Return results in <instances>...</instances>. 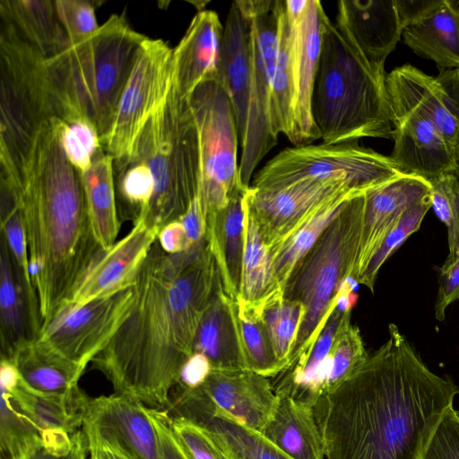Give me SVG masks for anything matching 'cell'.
Listing matches in <instances>:
<instances>
[{
    "instance_id": "e575fe53",
    "label": "cell",
    "mask_w": 459,
    "mask_h": 459,
    "mask_svg": "<svg viewBox=\"0 0 459 459\" xmlns=\"http://www.w3.org/2000/svg\"><path fill=\"white\" fill-rule=\"evenodd\" d=\"M1 358L12 359L31 336L28 306L5 240L0 253Z\"/></svg>"
},
{
    "instance_id": "f5cc1de1",
    "label": "cell",
    "mask_w": 459,
    "mask_h": 459,
    "mask_svg": "<svg viewBox=\"0 0 459 459\" xmlns=\"http://www.w3.org/2000/svg\"><path fill=\"white\" fill-rule=\"evenodd\" d=\"M88 453L85 437L82 430H79L74 436L73 446L61 451L51 450L41 446L20 459H86Z\"/></svg>"
},
{
    "instance_id": "680465c9",
    "label": "cell",
    "mask_w": 459,
    "mask_h": 459,
    "mask_svg": "<svg viewBox=\"0 0 459 459\" xmlns=\"http://www.w3.org/2000/svg\"><path fill=\"white\" fill-rule=\"evenodd\" d=\"M457 3H458V4H459V0H457Z\"/></svg>"
},
{
    "instance_id": "603a6c76",
    "label": "cell",
    "mask_w": 459,
    "mask_h": 459,
    "mask_svg": "<svg viewBox=\"0 0 459 459\" xmlns=\"http://www.w3.org/2000/svg\"><path fill=\"white\" fill-rule=\"evenodd\" d=\"M222 32L218 14L201 10L173 48L174 83L182 98L189 100L200 84L217 79Z\"/></svg>"
},
{
    "instance_id": "836d02e7",
    "label": "cell",
    "mask_w": 459,
    "mask_h": 459,
    "mask_svg": "<svg viewBox=\"0 0 459 459\" xmlns=\"http://www.w3.org/2000/svg\"><path fill=\"white\" fill-rule=\"evenodd\" d=\"M0 18L46 57L59 53L69 44L54 1L2 0Z\"/></svg>"
},
{
    "instance_id": "1f68e13d",
    "label": "cell",
    "mask_w": 459,
    "mask_h": 459,
    "mask_svg": "<svg viewBox=\"0 0 459 459\" xmlns=\"http://www.w3.org/2000/svg\"><path fill=\"white\" fill-rule=\"evenodd\" d=\"M10 393L18 408L39 430L40 436L57 430L74 435L82 430L91 399L82 390L66 395L45 394L31 389L21 378Z\"/></svg>"
},
{
    "instance_id": "bcb514c9",
    "label": "cell",
    "mask_w": 459,
    "mask_h": 459,
    "mask_svg": "<svg viewBox=\"0 0 459 459\" xmlns=\"http://www.w3.org/2000/svg\"><path fill=\"white\" fill-rule=\"evenodd\" d=\"M58 19L69 41L83 39L98 29L95 2L86 0H56Z\"/></svg>"
},
{
    "instance_id": "db71d44e",
    "label": "cell",
    "mask_w": 459,
    "mask_h": 459,
    "mask_svg": "<svg viewBox=\"0 0 459 459\" xmlns=\"http://www.w3.org/2000/svg\"><path fill=\"white\" fill-rule=\"evenodd\" d=\"M403 29L433 10L440 0H395Z\"/></svg>"
},
{
    "instance_id": "7a4b0ae2",
    "label": "cell",
    "mask_w": 459,
    "mask_h": 459,
    "mask_svg": "<svg viewBox=\"0 0 459 459\" xmlns=\"http://www.w3.org/2000/svg\"><path fill=\"white\" fill-rule=\"evenodd\" d=\"M220 281L205 239L177 254L154 243L127 317L91 361L115 394L154 408L168 404Z\"/></svg>"
},
{
    "instance_id": "7c38bea8",
    "label": "cell",
    "mask_w": 459,
    "mask_h": 459,
    "mask_svg": "<svg viewBox=\"0 0 459 459\" xmlns=\"http://www.w3.org/2000/svg\"><path fill=\"white\" fill-rule=\"evenodd\" d=\"M173 74V48L162 39L148 37L136 54L112 126L100 142L112 156L114 169L132 157L144 126L165 100Z\"/></svg>"
},
{
    "instance_id": "7bdbcfd3",
    "label": "cell",
    "mask_w": 459,
    "mask_h": 459,
    "mask_svg": "<svg viewBox=\"0 0 459 459\" xmlns=\"http://www.w3.org/2000/svg\"><path fill=\"white\" fill-rule=\"evenodd\" d=\"M459 176L442 174L426 180L429 186L431 208L446 226L449 253H459Z\"/></svg>"
},
{
    "instance_id": "8992f818",
    "label": "cell",
    "mask_w": 459,
    "mask_h": 459,
    "mask_svg": "<svg viewBox=\"0 0 459 459\" xmlns=\"http://www.w3.org/2000/svg\"><path fill=\"white\" fill-rule=\"evenodd\" d=\"M131 160L143 162L152 172L154 192L145 220L159 230L183 216L199 195L197 126L189 100L180 96L174 77L165 100L144 126L126 163Z\"/></svg>"
},
{
    "instance_id": "ab89813d",
    "label": "cell",
    "mask_w": 459,
    "mask_h": 459,
    "mask_svg": "<svg viewBox=\"0 0 459 459\" xmlns=\"http://www.w3.org/2000/svg\"><path fill=\"white\" fill-rule=\"evenodd\" d=\"M368 356L359 329L351 323V311L343 313L330 351V368L324 394L346 380Z\"/></svg>"
},
{
    "instance_id": "5b68a950",
    "label": "cell",
    "mask_w": 459,
    "mask_h": 459,
    "mask_svg": "<svg viewBox=\"0 0 459 459\" xmlns=\"http://www.w3.org/2000/svg\"><path fill=\"white\" fill-rule=\"evenodd\" d=\"M385 70L372 65L325 13L312 115L323 143L392 139Z\"/></svg>"
},
{
    "instance_id": "7402d4cb",
    "label": "cell",
    "mask_w": 459,
    "mask_h": 459,
    "mask_svg": "<svg viewBox=\"0 0 459 459\" xmlns=\"http://www.w3.org/2000/svg\"><path fill=\"white\" fill-rule=\"evenodd\" d=\"M336 27L375 67L385 62L400 40L402 25L395 0H341Z\"/></svg>"
},
{
    "instance_id": "484cf974",
    "label": "cell",
    "mask_w": 459,
    "mask_h": 459,
    "mask_svg": "<svg viewBox=\"0 0 459 459\" xmlns=\"http://www.w3.org/2000/svg\"><path fill=\"white\" fill-rule=\"evenodd\" d=\"M250 28L236 2L223 26L217 80L227 93L235 114L241 145L247 126L250 82Z\"/></svg>"
},
{
    "instance_id": "6da1fadb",
    "label": "cell",
    "mask_w": 459,
    "mask_h": 459,
    "mask_svg": "<svg viewBox=\"0 0 459 459\" xmlns=\"http://www.w3.org/2000/svg\"><path fill=\"white\" fill-rule=\"evenodd\" d=\"M314 406L325 459H421L458 385L434 373L400 332Z\"/></svg>"
},
{
    "instance_id": "f35d334b",
    "label": "cell",
    "mask_w": 459,
    "mask_h": 459,
    "mask_svg": "<svg viewBox=\"0 0 459 459\" xmlns=\"http://www.w3.org/2000/svg\"><path fill=\"white\" fill-rule=\"evenodd\" d=\"M1 459H20L42 445L39 430L22 412L7 390L1 388Z\"/></svg>"
},
{
    "instance_id": "11a10c76",
    "label": "cell",
    "mask_w": 459,
    "mask_h": 459,
    "mask_svg": "<svg viewBox=\"0 0 459 459\" xmlns=\"http://www.w3.org/2000/svg\"><path fill=\"white\" fill-rule=\"evenodd\" d=\"M89 459H134L114 443L83 433Z\"/></svg>"
},
{
    "instance_id": "f1b7e54d",
    "label": "cell",
    "mask_w": 459,
    "mask_h": 459,
    "mask_svg": "<svg viewBox=\"0 0 459 459\" xmlns=\"http://www.w3.org/2000/svg\"><path fill=\"white\" fill-rule=\"evenodd\" d=\"M404 44L419 56L432 60L439 71L459 70V4L440 3L420 20L403 29Z\"/></svg>"
},
{
    "instance_id": "8d00e7d4",
    "label": "cell",
    "mask_w": 459,
    "mask_h": 459,
    "mask_svg": "<svg viewBox=\"0 0 459 459\" xmlns=\"http://www.w3.org/2000/svg\"><path fill=\"white\" fill-rule=\"evenodd\" d=\"M360 195L364 194L348 191L333 197L284 241L273 256L274 271L282 290L294 268L316 244L344 204Z\"/></svg>"
},
{
    "instance_id": "681fc988",
    "label": "cell",
    "mask_w": 459,
    "mask_h": 459,
    "mask_svg": "<svg viewBox=\"0 0 459 459\" xmlns=\"http://www.w3.org/2000/svg\"><path fill=\"white\" fill-rule=\"evenodd\" d=\"M149 412L157 430L160 459H188L173 435L166 411L149 408Z\"/></svg>"
},
{
    "instance_id": "3957f363",
    "label": "cell",
    "mask_w": 459,
    "mask_h": 459,
    "mask_svg": "<svg viewBox=\"0 0 459 459\" xmlns=\"http://www.w3.org/2000/svg\"><path fill=\"white\" fill-rule=\"evenodd\" d=\"M60 119L41 128L17 181L0 179L22 221L41 328L69 299L102 248L91 224L81 175L58 137Z\"/></svg>"
},
{
    "instance_id": "5bb4252c",
    "label": "cell",
    "mask_w": 459,
    "mask_h": 459,
    "mask_svg": "<svg viewBox=\"0 0 459 459\" xmlns=\"http://www.w3.org/2000/svg\"><path fill=\"white\" fill-rule=\"evenodd\" d=\"M286 41L292 92L293 129L290 141L295 146L321 139L312 115V98L317 74L325 11L317 0H287Z\"/></svg>"
},
{
    "instance_id": "7dc6e473",
    "label": "cell",
    "mask_w": 459,
    "mask_h": 459,
    "mask_svg": "<svg viewBox=\"0 0 459 459\" xmlns=\"http://www.w3.org/2000/svg\"><path fill=\"white\" fill-rule=\"evenodd\" d=\"M421 459H459V415L454 406L443 416Z\"/></svg>"
},
{
    "instance_id": "44dd1931",
    "label": "cell",
    "mask_w": 459,
    "mask_h": 459,
    "mask_svg": "<svg viewBox=\"0 0 459 459\" xmlns=\"http://www.w3.org/2000/svg\"><path fill=\"white\" fill-rule=\"evenodd\" d=\"M200 388L218 409L261 434L279 402L271 380L250 369L212 370Z\"/></svg>"
},
{
    "instance_id": "b9f144b4",
    "label": "cell",
    "mask_w": 459,
    "mask_h": 459,
    "mask_svg": "<svg viewBox=\"0 0 459 459\" xmlns=\"http://www.w3.org/2000/svg\"><path fill=\"white\" fill-rule=\"evenodd\" d=\"M430 208L429 195L411 204L400 215L357 280V283L364 285L371 292L374 291L376 279L382 265L406 238L420 229Z\"/></svg>"
},
{
    "instance_id": "ac0fdd59",
    "label": "cell",
    "mask_w": 459,
    "mask_h": 459,
    "mask_svg": "<svg viewBox=\"0 0 459 459\" xmlns=\"http://www.w3.org/2000/svg\"><path fill=\"white\" fill-rule=\"evenodd\" d=\"M82 430L114 443L134 459H160L149 408L127 395L91 398Z\"/></svg>"
},
{
    "instance_id": "8fae6325",
    "label": "cell",
    "mask_w": 459,
    "mask_h": 459,
    "mask_svg": "<svg viewBox=\"0 0 459 459\" xmlns=\"http://www.w3.org/2000/svg\"><path fill=\"white\" fill-rule=\"evenodd\" d=\"M198 130L204 214L225 207L247 190L238 162V131L230 99L218 80L200 84L189 99Z\"/></svg>"
},
{
    "instance_id": "60d3db41",
    "label": "cell",
    "mask_w": 459,
    "mask_h": 459,
    "mask_svg": "<svg viewBox=\"0 0 459 459\" xmlns=\"http://www.w3.org/2000/svg\"><path fill=\"white\" fill-rule=\"evenodd\" d=\"M304 314L305 308L300 302L282 298L267 306L261 315L273 351L283 369L290 363Z\"/></svg>"
},
{
    "instance_id": "c3c4849f",
    "label": "cell",
    "mask_w": 459,
    "mask_h": 459,
    "mask_svg": "<svg viewBox=\"0 0 459 459\" xmlns=\"http://www.w3.org/2000/svg\"><path fill=\"white\" fill-rule=\"evenodd\" d=\"M459 299V253L447 256L438 273V289L435 302V316L438 321L446 317L447 307Z\"/></svg>"
},
{
    "instance_id": "ee69618b",
    "label": "cell",
    "mask_w": 459,
    "mask_h": 459,
    "mask_svg": "<svg viewBox=\"0 0 459 459\" xmlns=\"http://www.w3.org/2000/svg\"><path fill=\"white\" fill-rule=\"evenodd\" d=\"M58 137L66 159L80 175L91 168L96 153L102 148L99 133L86 120H60Z\"/></svg>"
},
{
    "instance_id": "f546056e",
    "label": "cell",
    "mask_w": 459,
    "mask_h": 459,
    "mask_svg": "<svg viewBox=\"0 0 459 459\" xmlns=\"http://www.w3.org/2000/svg\"><path fill=\"white\" fill-rule=\"evenodd\" d=\"M276 411L262 435L292 459H325L313 407L278 395Z\"/></svg>"
},
{
    "instance_id": "9a60e30c",
    "label": "cell",
    "mask_w": 459,
    "mask_h": 459,
    "mask_svg": "<svg viewBox=\"0 0 459 459\" xmlns=\"http://www.w3.org/2000/svg\"><path fill=\"white\" fill-rule=\"evenodd\" d=\"M348 191L360 193L342 182L304 179L277 188L250 186L246 204L274 256L284 241L321 206Z\"/></svg>"
},
{
    "instance_id": "d590c367",
    "label": "cell",
    "mask_w": 459,
    "mask_h": 459,
    "mask_svg": "<svg viewBox=\"0 0 459 459\" xmlns=\"http://www.w3.org/2000/svg\"><path fill=\"white\" fill-rule=\"evenodd\" d=\"M1 232L25 293L31 336L36 339L41 330V321L25 231L14 200L5 192H1Z\"/></svg>"
},
{
    "instance_id": "4316f807",
    "label": "cell",
    "mask_w": 459,
    "mask_h": 459,
    "mask_svg": "<svg viewBox=\"0 0 459 459\" xmlns=\"http://www.w3.org/2000/svg\"><path fill=\"white\" fill-rule=\"evenodd\" d=\"M235 301L220 281L200 322L194 352L204 354L212 370L248 369L235 316Z\"/></svg>"
},
{
    "instance_id": "2e32d148",
    "label": "cell",
    "mask_w": 459,
    "mask_h": 459,
    "mask_svg": "<svg viewBox=\"0 0 459 459\" xmlns=\"http://www.w3.org/2000/svg\"><path fill=\"white\" fill-rule=\"evenodd\" d=\"M394 148L390 158L408 176L428 180L442 174L459 176L455 149L421 109L387 92Z\"/></svg>"
},
{
    "instance_id": "4fadbf2b",
    "label": "cell",
    "mask_w": 459,
    "mask_h": 459,
    "mask_svg": "<svg viewBox=\"0 0 459 459\" xmlns=\"http://www.w3.org/2000/svg\"><path fill=\"white\" fill-rule=\"evenodd\" d=\"M134 301L132 285L82 305L65 304L35 340L85 369L126 320Z\"/></svg>"
},
{
    "instance_id": "74e56055",
    "label": "cell",
    "mask_w": 459,
    "mask_h": 459,
    "mask_svg": "<svg viewBox=\"0 0 459 459\" xmlns=\"http://www.w3.org/2000/svg\"><path fill=\"white\" fill-rule=\"evenodd\" d=\"M235 316L248 369L273 378L283 369L279 362L261 316L241 308L235 301Z\"/></svg>"
},
{
    "instance_id": "9f6ffc18",
    "label": "cell",
    "mask_w": 459,
    "mask_h": 459,
    "mask_svg": "<svg viewBox=\"0 0 459 459\" xmlns=\"http://www.w3.org/2000/svg\"><path fill=\"white\" fill-rule=\"evenodd\" d=\"M455 153H456L457 160H458V162H459V143H458V145L456 146Z\"/></svg>"
},
{
    "instance_id": "d6a6232c",
    "label": "cell",
    "mask_w": 459,
    "mask_h": 459,
    "mask_svg": "<svg viewBox=\"0 0 459 459\" xmlns=\"http://www.w3.org/2000/svg\"><path fill=\"white\" fill-rule=\"evenodd\" d=\"M81 179L94 237L99 246L107 250L117 242L120 229L112 156L101 148Z\"/></svg>"
},
{
    "instance_id": "9c48e42d",
    "label": "cell",
    "mask_w": 459,
    "mask_h": 459,
    "mask_svg": "<svg viewBox=\"0 0 459 459\" xmlns=\"http://www.w3.org/2000/svg\"><path fill=\"white\" fill-rule=\"evenodd\" d=\"M405 176L390 156L354 141L286 148L259 170L252 186L277 188L313 179L342 182L366 194Z\"/></svg>"
},
{
    "instance_id": "e0dca14e",
    "label": "cell",
    "mask_w": 459,
    "mask_h": 459,
    "mask_svg": "<svg viewBox=\"0 0 459 459\" xmlns=\"http://www.w3.org/2000/svg\"><path fill=\"white\" fill-rule=\"evenodd\" d=\"M169 400V414L202 427L228 459H292L258 433L218 409L201 388L176 385Z\"/></svg>"
},
{
    "instance_id": "30bf717a",
    "label": "cell",
    "mask_w": 459,
    "mask_h": 459,
    "mask_svg": "<svg viewBox=\"0 0 459 459\" xmlns=\"http://www.w3.org/2000/svg\"><path fill=\"white\" fill-rule=\"evenodd\" d=\"M282 0L235 1L249 22L250 82L239 175L249 182L255 169L278 142L273 123V85Z\"/></svg>"
},
{
    "instance_id": "f907efd6",
    "label": "cell",
    "mask_w": 459,
    "mask_h": 459,
    "mask_svg": "<svg viewBox=\"0 0 459 459\" xmlns=\"http://www.w3.org/2000/svg\"><path fill=\"white\" fill-rule=\"evenodd\" d=\"M212 370L209 359L202 353L194 352L180 371L178 385L186 389L199 388Z\"/></svg>"
},
{
    "instance_id": "ffe728a7",
    "label": "cell",
    "mask_w": 459,
    "mask_h": 459,
    "mask_svg": "<svg viewBox=\"0 0 459 459\" xmlns=\"http://www.w3.org/2000/svg\"><path fill=\"white\" fill-rule=\"evenodd\" d=\"M386 91L424 111L451 146L459 143V70H441L431 76L406 64L385 78Z\"/></svg>"
},
{
    "instance_id": "83f0119b",
    "label": "cell",
    "mask_w": 459,
    "mask_h": 459,
    "mask_svg": "<svg viewBox=\"0 0 459 459\" xmlns=\"http://www.w3.org/2000/svg\"><path fill=\"white\" fill-rule=\"evenodd\" d=\"M244 235L241 286L237 302L244 310L261 316L267 306L283 298V290L276 277L273 254L246 204V198Z\"/></svg>"
},
{
    "instance_id": "d6986e66",
    "label": "cell",
    "mask_w": 459,
    "mask_h": 459,
    "mask_svg": "<svg viewBox=\"0 0 459 459\" xmlns=\"http://www.w3.org/2000/svg\"><path fill=\"white\" fill-rule=\"evenodd\" d=\"M158 233L144 218L135 221L122 239L100 252L65 304L82 305L134 285Z\"/></svg>"
},
{
    "instance_id": "6f0895ef",
    "label": "cell",
    "mask_w": 459,
    "mask_h": 459,
    "mask_svg": "<svg viewBox=\"0 0 459 459\" xmlns=\"http://www.w3.org/2000/svg\"><path fill=\"white\" fill-rule=\"evenodd\" d=\"M457 414L459 415V411H457Z\"/></svg>"
},
{
    "instance_id": "277c9868",
    "label": "cell",
    "mask_w": 459,
    "mask_h": 459,
    "mask_svg": "<svg viewBox=\"0 0 459 459\" xmlns=\"http://www.w3.org/2000/svg\"><path fill=\"white\" fill-rule=\"evenodd\" d=\"M148 37L134 30L123 15H111L92 34L46 57L57 118L86 120L108 133L136 54Z\"/></svg>"
},
{
    "instance_id": "4dcf8cb0",
    "label": "cell",
    "mask_w": 459,
    "mask_h": 459,
    "mask_svg": "<svg viewBox=\"0 0 459 459\" xmlns=\"http://www.w3.org/2000/svg\"><path fill=\"white\" fill-rule=\"evenodd\" d=\"M11 360L22 380L35 391L66 395L81 389L78 383L85 369L37 340L27 342Z\"/></svg>"
},
{
    "instance_id": "f6af8a7d",
    "label": "cell",
    "mask_w": 459,
    "mask_h": 459,
    "mask_svg": "<svg viewBox=\"0 0 459 459\" xmlns=\"http://www.w3.org/2000/svg\"><path fill=\"white\" fill-rule=\"evenodd\" d=\"M169 420L173 435L188 459H228L202 427L182 417L169 414Z\"/></svg>"
},
{
    "instance_id": "816d5d0a",
    "label": "cell",
    "mask_w": 459,
    "mask_h": 459,
    "mask_svg": "<svg viewBox=\"0 0 459 459\" xmlns=\"http://www.w3.org/2000/svg\"><path fill=\"white\" fill-rule=\"evenodd\" d=\"M157 242L169 254L185 252L197 245L191 243L179 220L162 227L159 230Z\"/></svg>"
},
{
    "instance_id": "d4e9b609",
    "label": "cell",
    "mask_w": 459,
    "mask_h": 459,
    "mask_svg": "<svg viewBox=\"0 0 459 459\" xmlns=\"http://www.w3.org/2000/svg\"><path fill=\"white\" fill-rule=\"evenodd\" d=\"M248 189L234 195L225 207L205 214V240L214 258L223 290L234 300H238L240 293L245 198Z\"/></svg>"
},
{
    "instance_id": "52a82bcc",
    "label": "cell",
    "mask_w": 459,
    "mask_h": 459,
    "mask_svg": "<svg viewBox=\"0 0 459 459\" xmlns=\"http://www.w3.org/2000/svg\"><path fill=\"white\" fill-rule=\"evenodd\" d=\"M365 195H358L344 204L294 268L283 287V299L299 301L305 308L304 318L286 368L307 356L336 307L342 283L349 278L353 280Z\"/></svg>"
},
{
    "instance_id": "cb8c5ba5",
    "label": "cell",
    "mask_w": 459,
    "mask_h": 459,
    "mask_svg": "<svg viewBox=\"0 0 459 459\" xmlns=\"http://www.w3.org/2000/svg\"><path fill=\"white\" fill-rule=\"evenodd\" d=\"M429 195V183L405 176L365 195V209L353 280L365 270L400 215L411 204Z\"/></svg>"
},
{
    "instance_id": "ba28073f",
    "label": "cell",
    "mask_w": 459,
    "mask_h": 459,
    "mask_svg": "<svg viewBox=\"0 0 459 459\" xmlns=\"http://www.w3.org/2000/svg\"><path fill=\"white\" fill-rule=\"evenodd\" d=\"M0 20V169L21 178L38 134L56 114L46 56Z\"/></svg>"
}]
</instances>
